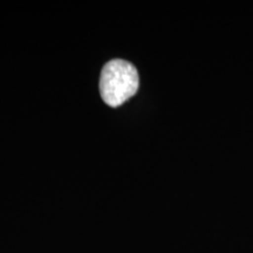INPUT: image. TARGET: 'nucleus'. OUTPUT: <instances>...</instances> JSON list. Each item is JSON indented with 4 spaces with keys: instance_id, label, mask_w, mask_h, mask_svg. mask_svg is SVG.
Instances as JSON below:
<instances>
[{
    "instance_id": "obj_1",
    "label": "nucleus",
    "mask_w": 253,
    "mask_h": 253,
    "mask_svg": "<svg viewBox=\"0 0 253 253\" xmlns=\"http://www.w3.org/2000/svg\"><path fill=\"white\" fill-rule=\"evenodd\" d=\"M138 84V73L134 65L115 59L104 65L100 78V93L104 102L116 108L134 96Z\"/></svg>"
}]
</instances>
